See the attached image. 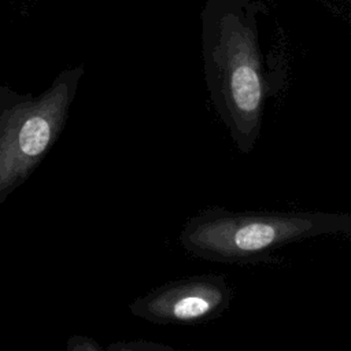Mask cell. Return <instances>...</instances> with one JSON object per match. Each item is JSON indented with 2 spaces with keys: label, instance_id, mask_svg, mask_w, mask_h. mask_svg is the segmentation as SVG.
Segmentation results:
<instances>
[{
  "label": "cell",
  "instance_id": "cell-1",
  "mask_svg": "<svg viewBox=\"0 0 351 351\" xmlns=\"http://www.w3.org/2000/svg\"><path fill=\"white\" fill-rule=\"evenodd\" d=\"M267 15L259 0H206L200 15L208 95L241 154L254 149L266 101L285 82L282 53L263 37Z\"/></svg>",
  "mask_w": 351,
  "mask_h": 351
},
{
  "label": "cell",
  "instance_id": "cell-2",
  "mask_svg": "<svg viewBox=\"0 0 351 351\" xmlns=\"http://www.w3.org/2000/svg\"><path fill=\"white\" fill-rule=\"evenodd\" d=\"M351 233V217L324 211L203 210L189 218L180 243L196 258L225 263L266 261L276 250L328 234Z\"/></svg>",
  "mask_w": 351,
  "mask_h": 351
},
{
  "label": "cell",
  "instance_id": "cell-3",
  "mask_svg": "<svg viewBox=\"0 0 351 351\" xmlns=\"http://www.w3.org/2000/svg\"><path fill=\"white\" fill-rule=\"evenodd\" d=\"M82 74V66L66 69L40 95L0 85V204L56 143Z\"/></svg>",
  "mask_w": 351,
  "mask_h": 351
},
{
  "label": "cell",
  "instance_id": "cell-4",
  "mask_svg": "<svg viewBox=\"0 0 351 351\" xmlns=\"http://www.w3.org/2000/svg\"><path fill=\"white\" fill-rule=\"evenodd\" d=\"M233 300L223 276L199 274L169 281L136 298L132 315L158 325H202L221 317Z\"/></svg>",
  "mask_w": 351,
  "mask_h": 351
},
{
  "label": "cell",
  "instance_id": "cell-5",
  "mask_svg": "<svg viewBox=\"0 0 351 351\" xmlns=\"http://www.w3.org/2000/svg\"><path fill=\"white\" fill-rule=\"evenodd\" d=\"M106 351H178L171 346L147 341V340H132V341H115L106 346Z\"/></svg>",
  "mask_w": 351,
  "mask_h": 351
},
{
  "label": "cell",
  "instance_id": "cell-6",
  "mask_svg": "<svg viewBox=\"0 0 351 351\" xmlns=\"http://www.w3.org/2000/svg\"><path fill=\"white\" fill-rule=\"evenodd\" d=\"M67 351H106V347L99 344L93 337L84 335H73L66 344Z\"/></svg>",
  "mask_w": 351,
  "mask_h": 351
}]
</instances>
